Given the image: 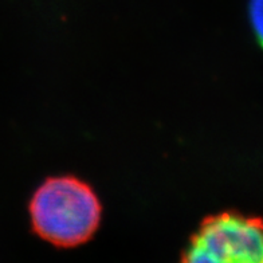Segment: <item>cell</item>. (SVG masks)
<instances>
[{
  "label": "cell",
  "mask_w": 263,
  "mask_h": 263,
  "mask_svg": "<svg viewBox=\"0 0 263 263\" xmlns=\"http://www.w3.org/2000/svg\"><path fill=\"white\" fill-rule=\"evenodd\" d=\"M185 263H263V222L238 212L205 218L184 249Z\"/></svg>",
  "instance_id": "obj_2"
},
{
  "label": "cell",
  "mask_w": 263,
  "mask_h": 263,
  "mask_svg": "<svg viewBox=\"0 0 263 263\" xmlns=\"http://www.w3.org/2000/svg\"><path fill=\"white\" fill-rule=\"evenodd\" d=\"M32 231L61 249L85 245L100 229L102 204L93 188L76 176L46 179L32 195Z\"/></svg>",
  "instance_id": "obj_1"
},
{
  "label": "cell",
  "mask_w": 263,
  "mask_h": 263,
  "mask_svg": "<svg viewBox=\"0 0 263 263\" xmlns=\"http://www.w3.org/2000/svg\"><path fill=\"white\" fill-rule=\"evenodd\" d=\"M249 22L256 41L263 47V0H249Z\"/></svg>",
  "instance_id": "obj_3"
}]
</instances>
